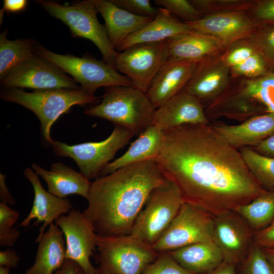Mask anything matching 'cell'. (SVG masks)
<instances>
[{
  "label": "cell",
  "mask_w": 274,
  "mask_h": 274,
  "mask_svg": "<svg viewBox=\"0 0 274 274\" xmlns=\"http://www.w3.org/2000/svg\"><path fill=\"white\" fill-rule=\"evenodd\" d=\"M221 55L206 57L198 61L184 90L198 99L205 106L219 96L230 80V68Z\"/></svg>",
  "instance_id": "15"
},
{
  "label": "cell",
  "mask_w": 274,
  "mask_h": 274,
  "mask_svg": "<svg viewBox=\"0 0 274 274\" xmlns=\"http://www.w3.org/2000/svg\"><path fill=\"white\" fill-rule=\"evenodd\" d=\"M192 31L193 30L187 23L181 21L167 10L158 8L157 14L153 19L140 30L127 37L116 50L120 52L139 44L165 41Z\"/></svg>",
  "instance_id": "21"
},
{
  "label": "cell",
  "mask_w": 274,
  "mask_h": 274,
  "mask_svg": "<svg viewBox=\"0 0 274 274\" xmlns=\"http://www.w3.org/2000/svg\"><path fill=\"white\" fill-rule=\"evenodd\" d=\"M164 132L151 125L139 134L122 155L109 163L100 174L105 176L128 165L154 160L160 149Z\"/></svg>",
  "instance_id": "27"
},
{
  "label": "cell",
  "mask_w": 274,
  "mask_h": 274,
  "mask_svg": "<svg viewBox=\"0 0 274 274\" xmlns=\"http://www.w3.org/2000/svg\"><path fill=\"white\" fill-rule=\"evenodd\" d=\"M231 78H255L269 73L261 56L256 53L241 63L230 68Z\"/></svg>",
  "instance_id": "37"
},
{
  "label": "cell",
  "mask_w": 274,
  "mask_h": 274,
  "mask_svg": "<svg viewBox=\"0 0 274 274\" xmlns=\"http://www.w3.org/2000/svg\"><path fill=\"white\" fill-rule=\"evenodd\" d=\"M202 15L230 12H247L254 0H190Z\"/></svg>",
  "instance_id": "33"
},
{
  "label": "cell",
  "mask_w": 274,
  "mask_h": 274,
  "mask_svg": "<svg viewBox=\"0 0 274 274\" xmlns=\"http://www.w3.org/2000/svg\"><path fill=\"white\" fill-rule=\"evenodd\" d=\"M20 214L7 204L0 202V245L2 247H11L20 236V231L13 228Z\"/></svg>",
  "instance_id": "34"
},
{
  "label": "cell",
  "mask_w": 274,
  "mask_h": 274,
  "mask_svg": "<svg viewBox=\"0 0 274 274\" xmlns=\"http://www.w3.org/2000/svg\"><path fill=\"white\" fill-rule=\"evenodd\" d=\"M154 3L157 7L167 10L185 23L195 21L203 17L190 0H155Z\"/></svg>",
  "instance_id": "35"
},
{
  "label": "cell",
  "mask_w": 274,
  "mask_h": 274,
  "mask_svg": "<svg viewBox=\"0 0 274 274\" xmlns=\"http://www.w3.org/2000/svg\"><path fill=\"white\" fill-rule=\"evenodd\" d=\"M120 8L133 14L154 18L158 8L153 6L149 0H111Z\"/></svg>",
  "instance_id": "41"
},
{
  "label": "cell",
  "mask_w": 274,
  "mask_h": 274,
  "mask_svg": "<svg viewBox=\"0 0 274 274\" xmlns=\"http://www.w3.org/2000/svg\"><path fill=\"white\" fill-rule=\"evenodd\" d=\"M232 147L253 148L274 133V113L268 112L252 117L237 125H212Z\"/></svg>",
  "instance_id": "20"
},
{
  "label": "cell",
  "mask_w": 274,
  "mask_h": 274,
  "mask_svg": "<svg viewBox=\"0 0 274 274\" xmlns=\"http://www.w3.org/2000/svg\"><path fill=\"white\" fill-rule=\"evenodd\" d=\"M169 58L199 61L212 56L221 55L226 49L216 38L192 31L166 40Z\"/></svg>",
  "instance_id": "24"
},
{
  "label": "cell",
  "mask_w": 274,
  "mask_h": 274,
  "mask_svg": "<svg viewBox=\"0 0 274 274\" xmlns=\"http://www.w3.org/2000/svg\"><path fill=\"white\" fill-rule=\"evenodd\" d=\"M51 16L61 20L76 38L90 40L101 52L103 60L114 67L118 53L109 40L105 25L98 21L94 0L75 1L61 5L48 0L37 1Z\"/></svg>",
  "instance_id": "6"
},
{
  "label": "cell",
  "mask_w": 274,
  "mask_h": 274,
  "mask_svg": "<svg viewBox=\"0 0 274 274\" xmlns=\"http://www.w3.org/2000/svg\"><path fill=\"white\" fill-rule=\"evenodd\" d=\"M254 232L234 211L214 216L213 240L226 262L236 265L244 261L253 244Z\"/></svg>",
  "instance_id": "13"
},
{
  "label": "cell",
  "mask_w": 274,
  "mask_h": 274,
  "mask_svg": "<svg viewBox=\"0 0 274 274\" xmlns=\"http://www.w3.org/2000/svg\"><path fill=\"white\" fill-rule=\"evenodd\" d=\"M257 53L247 39L237 41L228 47L222 58L229 68L238 64Z\"/></svg>",
  "instance_id": "40"
},
{
  "label": "cell",
  "mask_w": 274,
  "mask_h": 274,
  "mask_svg": "<svg viewBox=\"0 0 274 274\" xmlns=\"http://www.w3.org/2000/svg\"><path fill=\"white\" fill-rule=\"evenodd\" d=\"M154 160L185 202L214 216L234 211L265 190L239 150L211 124H184L165 130Z\"/></svg>",
  "instance_id": "1"
},
{
  "label": "cell",
  "mask_w": 274,
  "mask_h": 274,
  "mask_svg": "<svg viewBox=\"0 0 274 274\" xmlns=\"http://www.w3.org/2000/svg\"><path fill=\"white\" fill-rule=\"evenodd\" d=\"M242 263V274H274L263 250L254 244Z\"/></svg>",
  "instance_id": "36"
},
{
  "label": "cell",
  "mask_w": 274,
  "mask_h": 274,
  "mask_svg": "<svg viewBox=\"0 0 274 274\" xmlns=\"http://www.w3.org/2000/svg\"><path fill=\"white\" fill-rule=\"evenodd\" d=\"M234 211L254 232L264 228L274 220V188L265 190L249 203Z\"/></svg>",
  "instance_id": "29"
},
{
  "label": "cell",
  "mask_w": 274,
  "mask_h": 274,
  "mask_svg": "<svg viewBox=\"0 0 274 274\" xmlns=\"http://www.w3.org/2000/svg\"><path fill=\"white\" fill-rule=\"evenodd\" d=\"M35 262L25 274H54L65 260L66 244L61 229L52 224L38 241Z\"/></svg>",
  "instance_id": "25"
},
{
  "label": "cell",
  "mask_w": 274,
  "mask_h": 274,
  "mask_svg": "<svg viewBox=\"0 0 274 274\" xmlns=\"http://www.w3.org/2000/svg\"><path fill=\"white\" fill-rule=\"evenodd\" d=\"M98 13L105 22L108 37L115 49L127 37L137 32L154 18L136 15L125 10L111 0H94Z\"/></svg>",
  "instance_id": "22"
},
{
  "label": "cell",
  "mask_w": 274,
  "mask_h": 274,
  "mask_svg": "<svg viewBox=\"0 0 274 274\" xmlns=\"http://www.w3.org/2000/svg\"><path fill=\"white\" fill-rule=\"evenodd\" d=\"M246 13L257 28L274 25V0H254Z\"/></svg>",
  "instance_id": "38"
},
{
  "label": "cell",
  "mask_w": 274,
  "mask_h": 274,
  "mask_svg": "<svg viewBox=\"0 0 274 274\" xmlns=\"http://www.w3.org/2000/svg\"><path fill=\"white\" fill-rule=\"evenodd\" d=\"M169 58L166 41L139 44L118 52L114 68L127 77L133 87L146 94L154 77Z\"/></svg>",
  "instance_id": "11"
},
{
  "label": "cell",
  "mask_w": 274,
  "mask_h": 274,
  "mask_svg": "<svg viewBox=\"0 0 274 274\" xmlns=\"http://www.w3.org/2000/svg\"><path fill=\"white\" fill-rule=\"evenodd\" d=\"M1 80L7 88L37 90L78 89V83L60 69L35 54L10 70Z\"/></svg>",
  "instance_id": "12"
},
{
  "label": "cell",
  "mask_w": 274,
  "mask_h": 274,
  "mask_svg": "<svg viewBox=\"0 0 274 274\" xmlns=\"http://www.w3.org/2000/svg\"><path fill=\"white\" fill-rule=\"evenodd\" d=\"M184 202L178 189L168 181L166 184L151 192L130 234L152 246L169 225Z\"/></svg>",
  "instance_id": "9"
},
{
  "label": "cell",
  "mask_w": 274,
  "mask_h": 274,
  "mask_svg": "<svg viewBox=\"0 0 274 274\" xmlns=\"http://www.w3.org/2000/svg\"><path fill=\"white\" fill-rule=\"evenodd\" d=\"M6 176L2 174L0 175V198L1 202L7 205L13 206L15 204L16 201L11 194L8 188L7 187L6 182Z\"/></svg>",
  "instance_id": "47"
},
{
  "label": "cell",
  "mask_w": 274,
  "mask_h": 274,
  "mask_svg": "<svg viewBox=\"0 0 274 274\" xmlns=\"http://www.w3.org/2000/svg\"><path fill=\"white\" fill-rule=\"evenodd\" d=\"M253 244L261 249H274V220L267 227L254 232Z\"/></svg>",
  "instance_id": "42"
},
{
  "label": "cell",
  "mask_w": 274,
  "mask_h": 274,
  "mask_svg": "<svg viewBox=\"0 0 274 274\" xmlns=\"http://www.w3.org/2000/svg\"><path fill=\"white\" fill-rule=\"evenodd\" d=\"M204 105L184 90L157 108L152 125L163 131L184 124H208Z\"/></svg>",
  "instance_id": "18"
},
{
  "label": "cell",
  "mask_w": 274,
  "mask_h": 274,
  "mask_svg": "<svg viewBox=\"0 0 274 274\" xmlns=\"http://www.w3.org/2000/svg\"><path fill=\"white\" fill-rule=\"evenodd\" d=\"M99 266L97 274H142L160 254L152 247L129 234L102 236L96 234Z\"/></svg>",
  "instance_id": "5"
},
{
  "label": "cell",
  "mask_w": 274,
  "mask_h": 274,
  "mask_svg": "<svg viewBox=\"0 0 274 274\" xmlns=\"http://www.w3.org/2000/svg\"><path fill=\"white\" fill-rule=\"evenodd\" d=\"M19 261V256L13 249H7L0 252V266L15 268L18 266Z\"/></svg>",
  "instance_id": "43"
},
{
  "label": "cell",
  "mask_w": 274,
  "mask_h": 274,
  "mask_svg": "<svg viewBox=\"0 0 274 274\" xmlns=\"http://www.w3.org/2000/svg\"><path fill=\"white\" fill-rule=\"evenodd\" d=\"M235 78L237 79L235 82L230 80L228 86L230 90L255 106L274 113V72L255 78Z\"/></svg>",
  "instance_id": "28"
},
{
  "label": "cell",
  "mask_w": 274,
  "mask_h": 274,
  "mask_svg": "<svg viewBox=\"0 0 274 274\" xmlns=\"http://www.w3.org/2000/svg\"><path fill=\"white\" fill-rule=\"evenodd\" d=\"M251 148L262 155L274 158V133Z\"/></svg>",
  "instance_id": "44"
},
{
  "label": "cell",
  "mask_w": 274,
  "mask_h": 274,
  "mask_svg": "<svg viewBox=\"0 0 274 274\" xmlns=\"http://www.w3.org/2000/svg\"><path fill=\"white\" fill-rule=\"evenodd\" d=\"M32 168L45 180L51 194L62 198L78 194L87 199L91 183L81 172L61 162L52 164L50 170L36 163L32 164Z\"/></svg>",
  "instance_id": "23"
},
{
  "label": "cell",
  "mask_w": 274,
  "mask_h": 274,
  "mask_svg": "<svg viewBox=\"0 0 274 274\" xmlns=\"http://www.w3.org/2000/svg\"><path fill=\"white\" fill-rule=\"evenodd\" d=\"M262 250L274 270V249H262Z\"/></svg>",
  "instance_id": "49"
},
{
  "label": "cell",
  "mask_w": 274,
  "mask_h": 274,
  "mask_svg": "<svg viewBox=\"0 0 274 274\" xmlns=\"http://www.w3.org/2000/svg\"><path fill=\"white\" fill-rule=\"evenodd\" d=\"M269 72H274V25L257 28L247 38Z\"/></svg>",
  "instance_id": "32"
},
{
  "label": "cell",
  "mask_w": 274,
  "mask_h": 274,
  "mask_svg": "<svg viewBox=\"0 0 274 274\" xmlns=\"http://www.w3.org/2000/svg\"><path fill=\"white\" fill-rule=\"evenodd\" d=\"M62 230L66 244L65 258L74 261L84 274H97L90 261L96 247V234L82 212L72 209L55 221Z\"/></svg>",
  "instance_id": "14"
},
{
  "label": "cell",
  "mask_w": 274,
  "mask_h": 274,
  "mask_svg": "<svg viewBox=\"0 0 274 274\" xmlns=\"http://www.w3.org/2000/svg\"><path fill=\"white\" fill-rule=\"evenodd\" d=\"M214 216L184 202L169 225L152 245L159 253L213 239Z\"/></svg>",
  "instance_id": "10"
},
{
  "label": "cell",
  "mask_w": 274,
  "mask_h": 274,
  "mask_svg": "<svg viewBox=\"0 0 274 274\" xmlns=\"http://www.w3.org/2000/svg\"><path fill=\"white\" fill-rule=\"evenodd\" d=\"M7 30L0 35V79L16 66L33 55L37 46L35 40L21 39L10 40Z\"/></svg>",
  "instance_id": "30"
},
{
  "label": "cell",
  "mask_w": 274,
  "mask_h": 274,
  "mask_svg": "<svg viewBox=\"0 0 274 274\" xmlns=\"http://www.w3.org/2000/svg\"><path fill=\"white\" fill-rule=\"evenodd\" d=\"M10 270L9 267L0 266V274H9Z\"/></svg>",
  "instance_id": "50"
},
{
  "label": "cell",
  "mask_w": 274,
  "mask_h": 274,
  "mask_svg": "<svg viewBox=\"0 0 274 274\" xmlns=\"http://www.w3.org/2000/svg\"><path fill=\"white\" fill-rule=\"evenodd\" d=\"M35 53L70 75L81 87L94 94L99 88L132 86L129 79L103 60L91 56L60 54L37 45Z\"/></svg>",
  "instance_id": "7"
},
{
  "label": "cell",
  "mask_w": 274,
  "mask_h": 274,
  "mask_svg": "<svg viewBox=\"0 0 274 274\" xmlns=\"http://www.w3.org/2000/svg\"><path fill=\"white\" fill-rule=\"evenodd\" d=\"M54 274H84L82 268L73 260L65 259L62 266Z\"/></svg>",
  "instance_id": "46"
},
{
  "label": "cell",
  "mask_w": 274,
  "mask_h": 274,
  "mask_svg": "<svg viewBox=\"0 0 274 274\" xmlns=\"http://www.w3.org/2000/svg\"><path fill=\"white\" fill-rule=\"evenodd\" d=\"M4 100L20 105L32 111L41 124L42 133L51 144L50 130L53 123L75 105L97 104L100 98L81 86L78 89L58 88L25 92L18 88H8L1 93Z\"/></svg>",
  "instance_id": "4"
},
{
  "label": "cell",
  "mask_w": 274,
  "mask_h": 274,
  "mask_svg": "<svg viewBox=\"0 0 274 274\" xmlns=\"http://www.w3.org/2000/svg\"><path fill=\"white\" fill-rule=\"evenodd\" d=\"M167 253L183 267L195 274H209L224 261L223 254L213 239Z\"/></svg>",
  "instance_id": "26"
},
{
  "label": "cell",
  "mask_w": 274,
  "mask_h": 274,
  "mask_svg": "<svg viewBox=\"0 0 274 274\" xmlns=\"http://www.w3.org/2000/svg\"><path fill=\"white\" fill-rule=\"evenodd\" d=\"M167 182L155 160L120 168L91 183L82 213L97 235L129 234L151 192Z\"/></svg>",
  "instance_id": "2"
},
{
  "label": "cell",
  "mask_w": 274,
  "mask_h": 274,
  "mask_svg": "<svg viewBox=\"0 0 274 274\" xmlns=\"http://www.w3.org/2000/svg\"><path fill=\"white\" fill-rule=\"evenodd\" d=\"M186 23L194 31L216 38L225 49L248 38L257 28L244 11L206 15L198 20Z\"/></svg>",
  "instance_id": "16"
},
{
  "label": "cell",
  "mask_w": 274,
  "mask_h": 274,
  "mask_svg": "<svg viewBox=\"0 0 274 274\" xmlns=\"http://www.w3.org/2000/svg\"><path fill=\"white\" fill-rule=\"evenodd\" d=\"M249 170L265 190L274 188V158L262 155L251 148L238 149Z\"/></svg>",
  "instance_id": "31"
},
{
  "label": "cell",
  "mask_w": 274,
  "mask_h": 274,
  "mask_svg": "<svg viewBox=\"0 0 274 274\" xmlns=\"http://www.w3.org/2000/svg\"><path fill=\"white\" fill-rule=\"evenodd\" d=\"M209 274H236L235 265L223 261Z\"/></svg>",
  "instance_id": "48"
},
{
  "label": "cell",
  "mask_w": 274,
  "mask_h": 274,
  "mask_svg": "<svg viewBox=\"0 0 274 274\" xmlns=\"http://www.w3.org/2000/svg\"><path fill=\"white\" fill-rule=\"evenodd\" d=\"M156 109L146 94L139 89L132 86H118L107 87L99 102L87 107L84 113L140 134L152 125Z\"/></svg>",
  "instance_id": "3"
},
{
  "label": "cell",
  "mask_w": 274,
  "mask_h": 274,
  "mask_svg": "<svg viewBox=\"0 0 274 274\" xmlns=\"http://www.w3.org/2000/svg\"><path fill=\"white\" fill-rule=\"evenodd\" d=\"M28 1L26 0H4L3 8L1 10L2 15L4 12L17 13L25 10Z\"/></svg>",
  "instance_id": "45"
},
{
  "label": "cell",
  "mask_w": 274,
  "mask_h": 274,
  "mask_svg": "<svg viewBox=\"0 0 274 274\" xmlns=\"http://www.w3.org/2000/svg\"><path fill=\"white\" fill-rule=\"evenodd\" d=\"M142 274H195L183 267L168 253H160Z\"/></svg>",
  "instance_id": "39"
},
{
  "label": "cell",
  "mask_w": 274,
  "mask_h": 274,
  "mask_svg": "<svg viewBox=\"0 0 274 274\" xmlns=\"http://www.w3.org/2000/svg\"><path fill=\"white\" fill-rule=\"evenodd\" d=\"M198 62L168 58L154 77L146 93L156 109L184 90Z\"/></svg>",
  "instance_id": "19"
},
{
  "label": "cell",
  "mask_w": 274,
  "mask_h": 274,
  "mask_svg": "<svg viewBox=\"0 0 274 274\" xmlns=\"http://www.w3.org/2000/svg\"><path fill=\"white\" fill-rule=\"evenodd\" d=\"M134 135L130 130L116 126L108 137L99 142L69 145L53 140L50 144L57 156L72 158L80 172L90 180L100 174L117 151L125 146Z\"/></svg>",
  "instance_id": "8"
},
{
  "label": "cell",
  "mask_w": 274,
  "mask_h": 274,
  "mask_svg": "<svg viewBox=\"0 0 274 274\" xmlns=\"http://www.w3.org/2000/svg\"><path fill=\"white\" fill-rule=\"evenodd\" d=\"M23 175L32 186L34 199L30 212L16 228L27 227L33 219L36 220L33 224L35 226L43 222L35 241L37 243L46 227L53 224L62 215L68 213L72 209L73 204L68 199L57 197L47 191L43 187L37 174L30 168H26Z\"/></svg>",
  "instance_id": "17"
}]
</instances>
